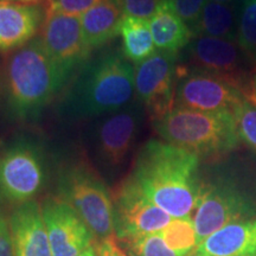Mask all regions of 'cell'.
<instances>
[{
	"label": "cell",
	"mask_w": 256,
	"mask_h": 256,
	"mask_svg": "<svg viewBox=\"0 0 256 256\" xmlns=\"http://www.w3.org/2000/svg\"><path fill=\"white\" fill-rule=\"evenodd\" d=\"M200 156L171 144L150 140L140 150L130 178L144 194L172 218H191L203 184Z\"/></svg>",
	"instance_id": "1"
},
{
	"label": "cell",
	"mask_w": 256,
	"mask_h": 256,
	"mask_svg": "<svg viewBox=\"0 0 256 256\" xmlns=\"http://www.w3.org/2000/svg\"><path fill=\"white\" fill-rule=\"evenodd\" d=\"M134 92L136 68L124 52L108 50L83 64L57 110L64 119H98L126 107Z\"/></svg>",
	"instance_id": "2"
},
{
	"label": "cell",
	"mask_w": 256,
	"mask_h": 256,
	"mask_svg": "<svg viewBox=\"0 0 256 256\" xmlns=\"http://www.w3.org/2000/svg\"><path fill=\"white\" fill-rule=\"evenodd\" d=\"M5 78L8 112L22 121H36L74 80L72 74L48 55L40 38L28 42L10 56Z\"/></svg>",
	"instance_id": "3"
},
{
	"label": "cell",
	"mask_w": 256,
	"mask_h": 256,
	"mask_svg": "<svg viewBox=\"0 0 256 256\" xmlns=\"http://www.w3.org/2000/svg\"><path fill=\"white\" fill-rule=\"evenodd\" d=\"M153 126L166 142L198 156L226 154L240 142L230 112L210 113L174 107Z\"/></svg>",
	"instance_id": "4"
},
{
	"label": "cell",
	"mask_w": 256,
	"mask_h": 256,
	"mask_svg": "<svg viewBox=\"0 0 256 256\" xmlns=\"http://www.w3.org/2000/svg\"><path fill=\"white\" fill-rule=\"evenodd\" d=\"M60 198L68 203L94 234L96 242L115 236L113 200L90 166L78 162L66 165L57 178Z\"/></svg>",
	"instance_id": "5"
},
{
	"label": "cell",
	"mask_w": 256,
	"mask_h": 256,
	"mask_svg": "<svg viewBox=\"0 0 256 256\" xmlns=\"http://www.w3.org/2000/svg\"><path fill=\"white\" fill-rule=\"evenodd\" d=\"M46 180V156L37 142L17 140L0 152V200L17 206L34 200Z\"/></svg>",
	"instance_id": "6"
},
{
	"label": "cell",
	"mask_w": 256,
	"mask_h": 256,
	"mask_svg": "<svg viewBox=\"0 0 256 256\" xmlns=\"http://www.w3.org/2000/svg\"><path fill=\"white\" fill-rule=\"evenodd\" d=\"M256 215V206L228 182L203 184L194 215L198 244L230 223L248 220Z\"/></svg>",
	"instance_id": "7"
},
{
	"label": "cell",
	"mask_w": 256,
	"mask_h": 256,
	"mask_svg": "<svg viewBox=\"0 0 256 256\" xmlns=\"http://www.w3.org/2000/svg\"><path fill=\"white\" fill-rule=\"evenodd\" d=\"M142 107L136 100L120 110L98 118L92 124L89 130L92 146L107 168L120 166L132 150L142 128Z\"/></svg>",
	"instance_id": "8"
},
{
	"label": "cell",
	"mask_w": 256,
	"mask_h": 256,
	"mask_svg": "<svg viewBox=\"0 0 256 256\" xmlns=\"http://www.w3.org/2000/svg\"><path fill=\"white\" fill-rule=\"evenodd\" d=\"M177 52L158 50L136 66L138 101L148 112L153 122L174 108L178 80Z\"/></svg>",
	"instance_id": "9"
},
{
	"label": "cell",
	"mask_w": 256,
	"mask_h": 256,
	"mask_svg": "<svg viewBox=\"0 0 256 256\" xmlns=\"http://www.w3.org/2000/svg\"><path fill=\"white\" fill-rule=\"evenodd\" d=\"M174 107L210 112H230L244 94L226 80L204 70L178 66Z\"/></svg>",
	"instance_id": "10"
},
{
	"label": "cell",
	"mask_w": 256,
	"mask_h": 256,
	"mask_svg": "<svg viewBox=\"0 0 256 256\" xmlns=\"http://www.w3.org/2000/svg\"><path fill=\"white\" fill-rule=\"evenodd\" d=\"M113 215L115 238L120 242L162 232L174 220L144 194L130 176L115 192Z\"/></svg>",
	"instance_id": "11"
},
{
	"label": "cell",
	"mask_w": 256,
	"mask_h": 256,
	"mask_svg": "<svg viewBox=\"0 0 256 256\" xmlns=\"http://www.w3.org/2000/svg\"><path fill=\"white\" fill-rule=\"evenodd\" d=\"M188 57L191 68L220 76L244 95L252 90L250 75L247 70V60H252L238 42L197 36L188 46Z\"/></svg>",
	"instance_id": "12"
},
{
	"label": "cell",
	"mask_w": 256,
	"mask_h": 256,
	"mask_svg": "<svg viewBox=\"0 0 256 256\" xmlns=\"http://www.w3.org/2000/svg\"><path fill=\"white\" fill-rule=\"evenodd\" d=\"M40 40L54 62L74 78L92 51L86 42L81 17L78 16L46 14Z\"/></svg>",
	"instance_id": "13"
},
{
	"label": "cell",
	"mask_w": 256,
	"mask_h": 256,
	"mask_svg": "<svg viewBox=\"0 0 256 256\" xmlns=\"http://www.w3.org/2000/svg\"><path fill=\"white\" fill-rule=\"evenodd\" d=\"M42 211L52 256H78L96 243L87 224L60 197L48 198Z\"/></svg>",
	"instance_id": "14"
},
{
	"label": "cell",
	"mask_w": 256,
	"mask_h": 256,
	"mask_svg": "<svg viewBox=\"0 0 256 256\" xmlns=\"http://www.w3.org/2000/svg\"><path fill=\"white\" fill-rule=\"evenodd\" d=\"M8 222L14 256H52L43 211L36 200L18 204Z\"/></svg>",
	"instance_id": "15"
},
{
	"label": "cell",
	"mask_w": 256,
	"mask_h": 256,
	"mask_svg": "<svg viewBox=\"0 0 256 256\" xmlns=\"http://www.w3.org/2000/svg\"><path fill=\"white\" fill-rule=\"evenodd\" d=\"M42 23L36 5L0 2V50L22 48L32 40Z\"/></svg>",
	"instance_id": "16"
},
{
	"label": "cell",
	"mask_w": 256,
	"mask_h": 256,
	"mask_svg": "<svg viewBox=\"0 0 256 256\" xmlns=\"http://www.w3.org/2000/svg\"><path fill=\"white\" fill-rule=\"evenodd\" d=\"M204 256H256V220L230 223L198 244Z\"/></svg>",
	"instance_id": "17"
},
{
	"label": "cell",
	"mask_w": 256,
	"mask_h": 256,
	"mask_svg": "<svg viewBox=\"0 0 256 256\" xmlns=\"http://www.w3.org/2000/svg\"><path fill=\"white\" fill-rule=\"evenodd\" d=\"M124 18L119 0H102L83 14L81 24L89 48L98 49L120 34Z\"/></svg>",
	"instance_id": "18"
},
{
	"label": "cell",
	"mask_w": 256,
	"mask_h": 256,
	"mask_svg": "<svg viewBox=\"0 0 256 256\" xmlns=\"http://www.w3.org/2000/svg\"><path fill=\"white\" fill-rule=\"evenodd\" d=\"M148 22L153 40L159 50L178 52L194 40V34L176 14L171 0H165Z\"/></svg>",
	"instance_id": "19"
},
{
	"label": "cell",
	"mask_w": 256,
	"mask_h": 256,
	"mask_svg": "<svg viewBox=\"0 0 256 256\" xmlns=\"http://www.w3.org/2000/svg\"><path fill=\"white\" fill-rule=\"evenodd\" d=\"M197 36L238 42V14L235 8L230 4H220L208 0L202 12L194 37Z\"/></svg>",
	"instance_id": "20"
},
{
	"label": "cell",
	"mask_w": 256,
	"mask_h": 256,
	"mask_svg": "<svg viewBox=\"0 0 256 256\" xmlns=\"http://www.w3.org/2000/svg\"><path fill=\"white\" fill-rule=\"evenodd\" d=\"M122 52L130 62L139 64L156 52L150 22L136 17H124L120 26Z\"/></svg>",
	"instance_id": "21"
},
{
	"label": "cell",
	"mask_w": 256,
	"mask_h": 256,
	"mask_svg": "<svg viewBox=\"0 0 256 256\" xmlns=\"http://www.w3.org/2000/svg\"><path fill=\"white\" fill-rule=\"evenodd\" d=\"M166 244L182 256L194 252L198 247L196 228L192 218H174L160 232Z\"/></svg>",
	"instance_id": "22"
},
{
	"label": "cell",
	"mask_w": 256,
	"mask_h": 256,
	"mask_svg": "<svg viewBox=\"0 0 256 256\" xmlns=\"http://www.w3.org/2000/svg\"><path fill=\"white\" fill-rule=\"evenodd\" d=\"M236 40L252 63H256V0L241 2Z\"/></svg>",
	"instance_id": "23"
},
{
	"label": "cell",
	"mask_w": 256,
	"mask_h": 256,
	"mask_svg": "<svg viewBox=\"0 0 256 256\" xmlns=\"http://www.w3.org/2000/svg\"><path fill=\"white\" fill-rule=\"evenodd\" d=\"M232 115L238 139L256 152V102L250 92L234 108Z\"/></svg>",
	"instance_id": "24"
},
{
	"label": "cell",
	"mask_w": 256,
	"mask_h": 256,
	"mask_svg": "<svg viewBox=\"0 0 256 256\" xmlns=\"http://www.w3.org/2000/svg\"><path fill=\"white\" fill-rule=\"evenodd\" d=\"M121 243L127 256H182L166 244L160 232Z\"/></svg>",
	"instance_id": "25"
},
{
	"label": "cell",
	"mask_w": 256,
	"mask_h": 256,
	"mask_svg": "<svg viewBox=\"0 0 256 256\" xmlns=\"http://www.w3.org/2000/svg\"><path fill=\"white\" fill-rule=\"evenodd\" d=\"M206 2L208 0H171L176 14L183 19L184 23L194 34V37L196 36L202 12Z\"/></svg>",
	"instance_id": "26"
},
{
	"label": "cell",
	"mask_w": 256,
	"mask_h": 256,
	"mask_svg": "<svg viewBox=\"0 0 256 256\" xmlns=\"http://www.w3.org/2000/svg\"><path fill=\"white\" fill-rule=\"evenodd\" d=\"M102 0H48L46 14H68L81 17Z\"/></svg>",
	"instance_id": "27"
},
{
	"label": "cell",
	"mask_w": 256,
	"mask_h": 256,
	"mask_svg": "<svg viewBox=\"0 0 256 256\" xmlns=\"http://www.w3.org/2000/svg\"><path fill=\"white\" fill-rule=\"evenodd\" d=\"M165 0H119L124 17L150 20Z\"/></svg>",
	"instance_id": "28"
},
{
	"label": "cell",
	"mask_w": 256,
	"mask_h": 256,
	"mask_svg": "<svg viewBox=\"0 0 256 256\" xmlns=\"http://www.w3.org/2000/svg\"><path fill=\"white\" fill-rule=\"evenodd\" d=\"M0 256H14L10 222L2 210H0Z\"/></svg>",
	"instance_id": "29"
},
{
	"label": "cell",
	"mask_w": 256,
	"mask_h": 256,
	"mask_svg": "<svg viewBox=\"0 0 256 256\" xmlns=\"http://www.w3.org/2000/svg\"><path fill=\"white\" fill-rule=\"evenodd\" d=\"M96 255L98 256H127L126 252L118 243L115 236L95 243Z\"/></svg>",
	"instance_id": "30"
},
{
	"label": "cell",
	"mask_w": 256,
	"mask_h": 256,
	"mask_svg": "<svg viewBox=\"0 0 256 256\" xmlns=\"http://www.w3.org/2000/svg\"><path fill=\"white\" fill-rule=\"evenodd\" d=\"M250 88H252L250 95L256 102V66L254 68V70H252L250 75Z\"/></svg>",
	"instance_id": "31"
},
{
	"label": "cell",
	"mask_w": 256,
	"mask_h": 256,
	"mask_svg": "<svg viewBox=\"0 0 256 256\" xmlns=\"http://www.w3.org/2000/svg\"><path fill=\"white\" fill-rule=\"evenodd\" d=\"M78 256H98L96 255V249H95V244L90 246V247L83 250L82 252H80Z\"/></svg>",
	"instance_id": "32"
},
{
	"label": "cell",
	"mask_w": 256,
	"mask_h": 256,
	"mask_svg": "<svg viewBox=\"0 0 256 256\" xmlns=\"http://www.w3.org/2000/svg\"><path fill=\"white\" fill-rule=\"evenodd\" d=\"M11 2H23V4H37V2H43V0H11Z\"/></svg>",
	"instance_id": "33"
},
{
	"label": "cell",
	"mask_w": 256,
	"mask_h": 256,
	"mask_svg": "<svg viewBox=\"0 0 256 256\" xmlns=\"http://www.w3.org/2000/svg\"><path fill=\"white\" fill-rule=\"evenodd\" d=\"M211 2H220V4H230V2H234V0H211Z\"/></svg>",
	"instance_id": "34"
},
{
	"label": "cell",
	"mask_w": 256,
	"mask_h": 256,
	"mask_svg": "<svg viewBox=\"0 0 256 256\" xmlns=\"http://www.w3.org/2000/svg\"><path fill=\"white\" fill-rule=\"evenodd\" d=\"M191 256H204V255H200V254H198V252H192Z\"/></svg>",
	"instance_id": "35"
},
{
	"label": "cell",
	"mask_w": 256,
	"mask_h": 256,
	"mask_svg": "<svg viewBox=\"0 0 256 256\" xmlns=\"http://www.w3.org/2000/svg\"><path fill=\"white\" fill-rule=\"evenodd\" d=\"M0 2H8V0H0Z\"/></svg>",
	"instance_id": "36"
}]
</instances>
